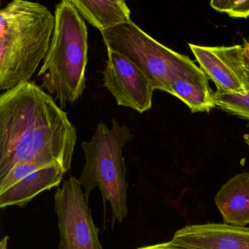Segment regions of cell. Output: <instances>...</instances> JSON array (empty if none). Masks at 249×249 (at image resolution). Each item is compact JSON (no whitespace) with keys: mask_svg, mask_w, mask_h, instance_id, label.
I'll return each mask as SVG.
<instances>
[{"mask_svg":"<svg viewBox=\"0 0 249 249\" xmlns=\"http://www.w3.org/2000/svg\"><path fill=\"white\" fill-rule=\"evenodd\" d=\"M76 142L66 112L40 86L27 81L0 96V180L21 163H59L68 172Z\"/></svg>","mask_w":249,"mask_h":249,"instance_id":"obj_1","label":"cell"},{"mask_svg":"<svg viewBox=\"0 0 249 249\" xmlns=\"http://www.w3.org/2000/svg\"><path fill=\"white\" fill-rule=\"evenodd\" d=\"M55 16L47 7L14 0L0 11V89L30 81L50 46Z\"/></svg>","mask_w":249,"mask_h":249,"instance_id":"obj_2","label":"cell"},{"mask_svg":"<svg viewBox=\"0 0 249 249\" xmlns=\"http://www.w3.org/2000/svg\"><path fill=\"white\" fill-rule=\"evenodd\" d=\"M54 16V31L37 76L42 78L40 87L63 109L78 100L86 89L88 30L71 0L58 3Z\"/></svg>","mask_w":249,"mask_h":249,"instance_id":"obj_3","label":"cell"},{"mask_svg":"<svg viewBox=\"0 0 249 249\" xmlns=\"http://www.w3.org/2000/svg\"><path fill=\"white\" fill-rule=\"evenodd\" d=\"M133 138L128 126L119 124L116 119H113L112 128L100 122L91 141L81 142L86 164L78 182L84 186L87 201L91 192L99 188L103 196L105 215L107 202H110L113 227L116 221L122 224L129 213L123 148Z\"/></svg>","mask_w":249,"mask_h":249,"instance_id":"obj_4","label":"cell"},{"mask_svg":"<svg viewBox=\"0 0 249 249\" xmlns=\"http://www.w3.org/2000/svg\"><path fill=\"white\" fill-rule=\"evenodd\" d=\"M101 34L107 49L124 55L135 63L148 77L154 89L172 94L171 84L175 78L204 72L187 56L163 46L132 21Z\"/></svg>","mask_w":249,"mask_h":249,"instance_id":"obj_5","label":"cell"},{"mask_svg":"<svg viewBox=\"0 0 249 249\" xmlns=\"http://www.w3.org/2000/svg\"><path fill=\"white\" fill-rule=\"evenodd\" d=\"M59 229V249H103L81 185L73 176L65 180L54 196Z\"/></svg>","mask_w":249,"mask_h":249,"instance_id":"obj_6","label":"cell"},{"mask_svg":"<svg viewBox=\"0 0 249 249\" xmlns=\"http://www.w3.org/2000/svg\"><path fill=\"white\" fill-rule=\"evenodd\" d=\"M103 85L119 106L142 113L152 107L154 88L148 77L127 57L107 49Z\"/></svg>","mask_w":249,"mask_h":249,"instance_id":"obj_7","label":"cell"},{"mask_svg":"<svg viewBox=\"0 0 249 249\" xmlns=\"http://www.w3.org/2000/svg\"><path fill=\"white\" fill-rule=\"evenodd\" d=\"M66 173L59 163L17 164L0 180V208L25 207L39 194L59 186Z\"/></svg>","mask_w":249,"mask_h":249,"instance_id":"obj_8","label":"cell"},{"mask_svg":"<svg viewBox=\"0 0 249 249\" xmlns=\"http://www.w3.org/2000/svg\"><path fill=\"white\" fill-rule=\"evenodd\" d=\"M171 241L189 249H249V227L225 224L188 225Z\"/></svg>","mask_w":249,"mask_h":249,"instance_id":"obj_9","label":"cell"},{"mask_svg":"<svg viewBox=\"0 0 249 249\" xmlns=\"http://www.w3.org/2000/svg\"><path fill=\"white\" fill-rule=\"evenodd\" d=\"M215 202L223 224L245 227L249 224V173H239L217 192Z\"/></svg>","mask_w":249,"mask_h":249,"instance_id":"obj_10","label":"cell"},{"mask_svg":"<svg viewBox=\"0 0 249 249\" xmlns=\"http://www.w3.org/2000/svg\"><path fill=\"white\" fill-rule=\"evenodd\" d=\"M189 46L200 69L216 86L217 91L224 93L247 91L229 63L222 46L206 47L191 43Z\"/></svg>","mask_w":249,"mask_h":249,"instance_id":"obj_11","label":"cell"},{"mask_svg":"<svg viewBox=\"0 0 249 249\" xmlns=\"http://www.w3.org/2000/svg\"><path fill=\"white\" fill-rule=\"evenodd\" d=\"M79 14L100 32L131 21V11L121 0H71Z\"/></svg>","mask_w":249,"mask_h":249,"instance_id":"obj_12","label":"cell"},{"mask_svg":"<svg viewBox=\"0 0 249 249\" xmlns=\"http://www.w3.org/2000/svg\"><path fill=\"white\" fill-rule=\"evenodd\" d=\"M173 95L183 101L192 113L210 112L215 107L213 92L205 73L178 77L171 84Z\"/></svg>","mask_w":249,"mask_h":249,"instance_id":"obj_13","label":"cell"},{"mask_svg":"<svg viewBox=\"0 0 249 249\" xmlns=\"http://www.w3.org/2000/svg\"><path fill=\"white\" fill-rule=\"evenodd\" d=\"M215 106L224 111L249 119V91L243 93H224L216 91Z\"/></svg>","mask_w":249,"mask_h":249,"instance_id":"obj_14","label":"cell"},{"mask_svg":"<svg viewBox=\"0 0 249 249\" xmlns=\"http://www.w3.org/2000/svg\"><path fill=\"white\" fill-rule=\"evenodd\" d=\"M223 52L234 72L249 91V59L243 55L241 45L222 46Z\"/></svg>","mask_w":249,"mask_h":249,"instance_id":"obj_15","label":"cell"},{"mask_svg":"<svg viewBox=\"0 0 249 249\" xmlns=\"http://www.w3.org/2000/svg\"><path fill=\"white\" fill-rule=\"evenodd\" d=\"M211 6L232 18H247L249 17V0H213Z\"/></svg>","mask_w":249,"mask_h":249,"instance_id":"obj_16","label":"cell"},{"mask_svg":"<svg viewBox=\"0 0 249 249\" xmlns=\"http://www.w3.org/2000/svg\"><path fill=\"white\" fill-rule=\"evenodd\" d=\"M138 249H189L183 246L175 244L173 242H167V243H159V244L151 245V246H144V247L138 248Z\"/></svg>","mask_w":249,"mask_h":249,"instance_id":"obj_17","label":"cell"},{"mask_svg":"<svg viewBox=\"0 0 249 249\" xmlns=\"http://www.w3.org/2000/svg\"><path fill=\"white\" fill-rule=\"evenodd\" d=\"M241 46L243 55L249 59V40H246L244 44L241 45Z\"/></svg>","mask_w":249,"mask_h":249,"instance_id":"obj_18","label":"cell"},{"mask_svg":"<svg viewBox=\"0 0 249 249\" xmlns=\"http://www.w3.org/2000/svg\"><path fill=\"white\" fill-rule=\"evenodd\" d=\"M246 143H247V145H249V138H247V139L246 140Z\"/></svg>","mask_w":249,"mask_h":249,"instance_id":"obj_19","label":"cell"}]
</instances>
